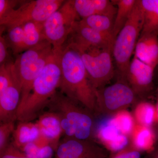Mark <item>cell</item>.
<instances>
[{"label":"cell","mask_w":158,"mask_h":158,"mask_svg":"<svg viewBox=\"0 0 158 158\" xmlns=\"http://www.w3.org/2000/svg\"></svg>","instance_id":"obj_36"},{"label":"cell","mask_w":158,"mask_h":158,"mask_svg":"<svg viewBox=\"0 0 158 158\" xmlns=\"http://www.w3.org/2000/svg\"><path fill=\"white\" fill-rule=\"evenodd\" d=\"M7 29L5 37L14 55L18 56L45 40L43 23L30 22Z\"/></svg>","instance_id":"obj_11"},{"label":"cell","mask_w":158,"mask_h":158,"mask_svg":"<svg viewBox=\"0 0 158 158\" xmlns=\"http://www.w3.org/2000/svg\"><path fill=\"white\" fill-rule=\"evenodd\" d=\"M63 0L23 1L16 9L0 19L1 27L6 28L24 23H44L65 2Z\"/></svg>","instance_id":"obj_7"},{"label":"cell","mask_w":158,"mask_h":158,"mask_svg":"<svg viewBox=\"0 0 158 158\" xmlns=\"http://www.w3.org/2000/svg\"><path fill=\"white\" fill-rule=\"evenodd\" d=\"M114 20L115 18L107 15H96L81 19L80 21L83 24L95 31L113 37Z\"/></svg>","instance_id":"obj_21"},{"label":"cell","mask_w":158,"mask_h":158,"mask_svg":"<svg viewBox=\"0 0 158 158\" xmlns=\"http://www.w3.org/2000/svg\"><path fill=\"white\" fill-rule=\"evenodd\" d=\"M36 123L40 134L48 139L51 147L56 151L62 134L59 114L49 111L43 113L40 115Z\"/></svg>","instance_id":"obj_15"},{"label":"cell","mask_w":158,"mask_h":158,"mask_svg":"<svg viewBox=\"0 0 158 158\" xmlns=\"http://www.w3.org/2000/svg\"><path fill=\"white\" fill-rule=\"evenodd\" d=\"M128 143V139L127 136L121 134L115 141L108 144L106 147L112 151L120 152L124 150Z\"/></svg>","instance_id":"obj_29"},{"label":"cell","mask_w":158,"mask_h":158,"mask_svg":"<svg viewBox=\"0 0 158 158\" xmlns=\"http://www.w3.org/2000/svg\"><path fill=\"white\" fill-rule=\"evenodd\" d=\"M53 51L52 44L44 40L17 56L14 62V66L21 93L18 109L24 104L28 98L34 81L45 67Z\"/></svg>","instance_id":"obj_3"},{"label":"cell","mask_w":158,"mask_h":158,"mask_svg":"<svg viewBox=\"0 0 158 158\" xmlns=\"http://www.w3.org/2000/svg\"><path fill=\"white\" fill-rule=\"evenodd\" d=\"M40 135L39 128L36 123L19 121L12 135V144L22 151L26 145L35 142Z\"/></svg>","instance_id":"obj_18"},{"label":"cell","mask_w":158,"mask_h":158,"mask_svg":"<svg viewBox=\"0 0 158 158\" xmlns=\"http://www.w3.org/2000/svg\"><path fill=\"white\" fill-rule=\"evenodd\" d=\"M62 49L53 48L45 67L34 81L28 98L18 109L16 120L33 121L40 115V112L57 92L61 81L60 56Z\"/></svg>","instance_id":"obj_2"},{"label":"cell","mask_w":158,"mask_h":158,"mask_svg":"<svg viewBox=\"0 0 158 158\" xmlns=\"http://www.w3.org/2000/svg\"><path fill=\"white\" fill-rule=\"evenodd\" d=\"M143 27L141 35L158 36V0H140Z\"/></svg>","instance_id":"obj_19"},{"label":"cell","mask_w":158,"mask_h":158,"mask_svg":"<svg viewBox=\"0 0 158 158\" xmlns=\"http://www.w3.org/2000/svg\"><path fill=\"white\" fill-rule=\"evenodd\" d=\"M23 2L20 0H0V19L16 9Z\"/></svg>","instance_id":"obj_28"},{"label":"cell","mask_w":158,"mask_h":158,"mask_svg":"<svg viewBox=\"0 0 158 158\" xmlns=\"http://www.w3.org/2000/svg\"><path fill=\"white\" fill-rule=\"evenodd\" d=\"M114 6H117V12L114 20L113 37L114 40L123 27L129 18L137 0L111 1Z\"/></svg>","instance_id":"obj_20"},{"label":"cell","mask_w":158,"mask_h":158,"mask_svg":"<svg viewBox=\"0 0 158 158\" xmlns=\"http://www.w3.org/2000/svg\"><path fill=\"white\" fill-rule=\"evenodd\" d=\"M68 42L76 49L90 48H113L114 40L113 36L104 34L85 26L80 20L76 22Z\"/></svg>","instance_id":"obj_12"},{"label":"cell","mask_w":158,"mask_h":158,"mask_svg":"<svg viewBox=\"0 0 158 158\" xmlns=\"http://www.w3.org/2000/svg\"><path fill=\"white\" fill-rule=\"evenodd\" d=\"M122 134L113 123L111 118L100 127L98 131V137L101 141L107 146Z\"/></svg>","instance_id":"obj_23"},{"label":"cell","mask_w":158,"mask_h":158,"mask_svg":"<svg viewBox=\"0 0 158 158\" xmlns=\"http://www.w3.org/2000/svg\"><path fill=\"white\" fill-rule=\"evenodd\" d=\"M112 158H123L121 152H119L118 153L113 156Z\"/></svg>","instance_id":"obj_33"},{"label":"cell","mask_w":158,"mask_h":158,"mask_svg":"<svg viewBox=\"0 0 158 158\" xmlns=\"http://www.w3.org/2000/svg\"><path fill=\"white\" fill-rule=\"evenodd\" d=\"M134 56L156 69L158 66V35H140L135 48Z\"/></svg>","instance_id":"obj_17"},{"label":"cell","mask_w":158,"mask_h":158,"mask_svg":"<svg viewBox=\"0 0 158 158\" xmlns=\"http://www.w3.org/2000/svg\"><path fill=\"white\" fill-rule=\"evenodd\" d=\"M156 112H157V116H158V103L157 104V106Z\"/></svg>","instance_id":"obj_35"},{"label":"cell","mask_w":158,"mask_h":158,"mask_svg":"<svg viewBox=\"0 0 158 158\" xmlns=\"http://www.w3.org/2000/svg\"><path fill=\"white\" fill-rule=\"evenodd\" d=\"M150 158H158V149L152 153Z\"/></svg>","instance_id":"obj_32"},{"label":"cell","mask_w":158,"mask_h":158,"mask_svg":"<svg viewBox=\"0 0 158 158\" xmlns=\"http://www.w3.org/2000/svg\"><path fill=\"white\" fill-rule=\"evenodd\" d=\"M56 158H80L104 156V151L90 140L66 138L59 143L56 151Z\"/></svg>","instance_id":"obj_14"},{"label":"cell","mask_w":158,"mask_h":158,"mask_svg":"<svg viewBox=\"0 0 158 158\" xmlns=\"http://www.w3.org/2000/svg\"><path fill=\"white\" fill-rule=\"evenodd\" d=\"M60 62L59 91L91 112L96 110V91L80 54L69 42L62 47Z\"/></svg>","instance_id":"obj_1"},{"label":"cell","mask_w":158,"mask_h":158,"mask_svg":"<svg viewBox=\"0 0 158 158\" xmlns=\"http://www.w3.org/2000/svg\"><path fill=\"white\" fill-rule=\"evenodd\" d=\"M111 119L123 134L126 135L132 132L134 120L132 116L127 111H119Z\"/></svg>","instance_id":"obj_25"},{"label":"cell","mask_w":158,"mask_h":158,"mask_svg":"<svg viewBox=\"0 0 158 158\" xmlns=\"http://www.w3.org/2000/svg\"><path fill=\"white\" fill-rule=\"evenodd\" d=\"M19 81L14 62L0 65V121H16V114L21 99Z\"/></svg>","instance_id":"obj_9"},{"label":"cell","mask_w":158,"mask_h":158,"mask_svg":"<svg viewBox=\"0 0 158 158\" xmlns=\"http://www.w3.org/2000/svg\"><path fill=\"white\" fill-rule=\"evenodd\" d=\"M123 158H140L141 153L138 150L121 151Z\"/></svg>","instance_id":"obj_31"},{"label":"cell","mask_w":158,"mask_h":158,"mask_svg":"<svg viewBox=\"0 0 158 158\" xmlns=\"http://www.w3.org/2000/svg\"><path fill=\"white\" fill-rule=\"evenodd\" d=\"M74 6L81 19L96 15L115 18L117 8L109 0H73Z\"/></svg>","instance_id":"obj_16"},{"label":"cell","mask_w":158,"mask_h":158,"mask_svg":"<svg viewBox=\"0 0 158 158\" xmlns=\"http://www.w3.org/2000/svg\"><path fill=\"white\" fill-rule=\"evenodd\" d=\"M112 49V47L75 49L81 56L90 82L96 91L106 87L115 75Z\"/></svg>","instance_id":"obj_6"},{"label":"cell","mask_w":158,"mask_h":158,"mask_svg":"<svg viewBox=\"0 0 158 158\" xmlns=\"http://www.w3.org/2000/svg\"><path fill=\"white\" fill-rule=\"evenodd\" d=\"M15 122H1L0 123V152L7 147L10 143L9 139L15 129Z\"/></svg>","instance_id":"obj_26"},{"label":"cell","mask_w":158,"mask_h":158,"mask_svg":"<svg viewBox=\"0 0 158 158\" xmlns=\"http://www.w3.org/2000/svg\"><path fill=\"white\" fill-rule=\"evenodd\" d=\"M106 156H95L88 157L80 158H105Z\"/></svg>","instance_id":"obj_34"},{"label":"cell","mask_w":158,"mask_h":158,"mask_svg":"<svg viewBox=\"0 0 158 158\" xmlns=\"http://www.w3.org/2000/svg\"><path fill=\"white\" fill-rule=\"evenodd\" d=\"M154 115V108L148 103H140L136 107L135 116L140 125L149 127L153 122Z\"/></svg>","instance_id":"obj_24"},{"label":"cell","mask_w":158,"mask_h":158,"mask_svg":"<svg viewBox=\"0 0 158 158\" xmlns=\"http://www.w3.org/2000/svg\"><path fill=\"white\" fill-rule=\"evenodd\" d=\"M82 105L57 91L49 101L46 107L48 111L58 113L67 118L75 130V138L79 140H90L93 121L90 110Z\"/></svg>","instance_id":"obj_5"},{"label":"cell","mask_w":158,"mask_h":158,"mask_svg":"<svg viewBox=\"0 0 158 158\" xmlns=\"http://www.w3.org/2000/svg\"><path fill=\"white\" fill-rule=\"evenodd\" d=\"M143 27L140 0H137L127 22L118 33L113 43L112 55L120 80L125 81L132 56Z\"/></svg>","instance_id":"obj_4"},{"label":"cell","mask_w":158,"mask_h":158,"mask_svg":"<svg viewBox=\"0 0 158 158\" xmlns=\"http://www.w3.org/2000/svg\"><path fill=\"white\" fill-rule=\"evenodd\" d=\"M155 69L134 56L128 69L125 81L136 95H144L151 90Z\"/></svg>","instance_id":"obj_13"},{"label":"cell","mask_w":158,"mask_h":158,"mask_svg":"<svg viewBox=\"0 0 158 158\" xmlns=\"http://www.w3.org/2000/svg\"><path fill=\"white\" fill-rule=\"evenodd\" d=\"M96 109L103 113H118L132 104L135 93L126 81L119 80L113 85L97 90Z\"/></svg>","instance_id":"obj_10"},{"label":"cell","mask_w":158,"mask_h":158,"mask_svg":"<svg viewBox=\"0 0 158 158\" xmlns=\"http://www.w3.org/2000/svg\"><path fill=\"white\" fill-rule=\"evenodd\" d=\"M153 139V134L149 128L141 125L135 131L133 143L137 150L146 151L152 146Z\"/></svg>","instance_id":"obj_22"},{"label":"cell","mask_w":158,"mask_h":158,"mask_svg":"<svg viewBox=\"0 0 158 158\" xmlns=\"http://www.w3.org/2000/svg\"><path fill=\"white\" fill-rule=\"evenodd\" d=\"M0 158H30L12 143H10L5 149L0 152Z\"/></svg>","instance_id":"obj_27"},{"label":"cell","mask_w":158,"mask_h":158,"mask_svg":"<svg viewBox=\"0 0 158 158\" xmlns=\"http://www.w3.org/2000/svg\"><path fill=\"white\" fill-rule=\"evenodd\" d=\"M10 48L5 36L0 37V65L11 61L9 56V49Z\"/></svg>","instance_id":"obj_30"},{"label":"cell","mask_w":158,"mask_h":158,"mask_svg":"<svg viewBox=\"0 0 158 158\" xmlns=\"http://www.w3.org/2000/svg\"><path fill=\"white\" fill-rule=\"evenodd\" d=\"M81 19L75 9L73 0L65 1L43 23L45 40L50 43L53 48L61 49L72 32L75 23Z\"/></svg>","instance_id":"obj_8"}]
</instances>
